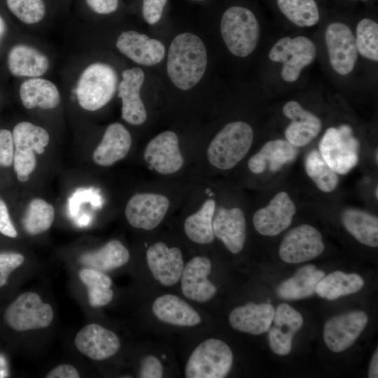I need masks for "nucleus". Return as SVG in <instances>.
Masks as SVG:
<instances>
[{"label": "nucleus", "instance_id": "obj_1", "mask_svg": "<svg viewBox=\"0 0 378 378\" xmlns=\"http://www.w3.org/2000/svg\"><path fill=\"white\" fill-rule=\"evenodd\" d=\"M207 65L203 41L191 33L177 35L172 41L167 57V74L176 87L188 90L202 78Z\"/></svg>", "mask_w": 378, "mask_h": 378}, {"label": "nucleus", "instance_id": "obj_2", "mask_svg": "<svg viewBox=\"0 0 378 378\" xmlns=\"http://www.w3.org/2000/svg\"><path fill=\"white\" fill-rule=\"evenodd\" d=\"M253 140L252 127L243 121L225 125L215 136L207 149L209 162L220 169H230L247 154Z\"/></svg>", "mask_w": 378, "mask_h": 378}, {"label": "nucleus", "instance_id": "obj_3", "mask_svg": "<svg viewBox=\"0 0 378 378\" xmlns=\"http://www.w3.org/2000/svg\"><path fill=\"white\" fill-rule=\"evenodd\" d=\"M220 32L230 52L235 56L245 57L256 48L260 27L251 10L235 6L227 8L223 14Z\"/></svg>", "mask_w": 378, "mask_h": 378}, {"label": "nucleus", "instance_id": "obj_4", "mask_svg": "<svg viewBox=\"0 0 378 378\" xmlns=\"http://www.w3.org/2000/svg\"><path fill=\"white\" fill-rule=\"evenodd\" d=\"M118 85V75L110 65L95 62L81 73L76 85L79 105L90 111H97L113 98Z\"/></svg>", "mask_w": 378, "mask_h": 378}, {"label": "nucleus", "instance_id": "obj_5", "mask_svg": "<svg viewBox=\"0 0 378 378\" xmlns=\"http://www.w3.org/2000/svg\"><path fill=\"white\" fill-rule=\"evenodd\" d=\"M232 352L229 346L217 339L199 344L190 356L186 368L187 378H224L232 367Z\"/></svg>", "mask_w": 378, "mask_h": 378}, {"label": "nucleus", "instance_id": "obj_6", "mask_svg": "<svg viewBox=\"0 0 378 378\" xmlns=\"http://www.w3.org/2000/svg\"><path fill=\"white\" fill-rule=\"evenodd\" d=\"M318 147L323 159L336 174H346L358 164L359 142L348 125L327 129Z\"/></svg>", "mask_w": 378, "mask_h": 378}, {"label": "nucleus", "instance_id": "obj_7", "mask_svg": "<svg viewBox=\"0 0 378 378\" xmlns=\"http://www.w3.org/2000/svg\"><path fill=\"white\" fill-rule=\"evenodd\" d=\"M316 54V46L309 38L286 36L272 46L269 57L283 64L281 76L284 81L292 83L298 79L302 69L314 60Z\"/></svg>", "mask_w": 378, "mask_h": 378}, {"label": "nucleus", "instance_id": "obj_8", "mask_svg": "<svg viewBox=\"0 0 378 378\" xmlns=\"http://www.w3.org/2000/svg\"><path fill=\"white\" fill-rule=\"evenodd\" d=\"M53 316L52 307L43 302L37 293L31 291L19 295L4 314L8 326L17 331L46 328Z\"/></svg>", "mask_w": 378, "mask_h": 378}, {"label": "nucleus", "instance_id": "obj_9", "mask_svg": "<svg viewBox=\"0 0 378 378\" xmlns=\"http://www.w3.org/2000/svg\"><path fill=\"white\" fill-rule=\"evenodd\" d=\"M324 248L321 232L309 225L302 224L286 234L279 254L287 263H300L314 259Z\"/></svg>", "mask_w": 378, "mask_h": 378}, {"label": "nucleus", "instance_id": "obj_10", "mask_svg": "<svg viewBox=\"0 0 378 378\" xmlns=\"http://www.w3.org/2000/svg\"><path fill=\"white\" fill-rule=\"evenodd\" d=\"M325 39L333 70L342 76L351 73L357 61L358 50L350 27L342 22H332L326 29Z\"/></svg>", "mask_w": 378, "mask_h": 378}, {"label": "nucleus", "instance_id": "obj_11", "mask_svg": "<svg viewBox=\"0 0 378 378\" xmlns=\"http://www.w3.org/2000/svg\"><path fill=\"white\" fill-rule=\"evenodd\" d=\"M368 317L364 312L355 311L329 319L324 325L323 340L328 348L335 353L350 347L365 328Z\"/></svg>", "mask_w": 378, "mask_h": 378}, {"label": "nucleus", "instance_id": "obj_12", "mask_svg": "<svg viewBox=\"0 0 378 378\" xmlns=\"http://www.w3.org/2000/svg\"><path fill=\"white\" fill-rule=\"evenodd\" d=\"M296 206L287 192H278L268 205L258 209L253 215L255 229L265 236H276L292 223Z\"/></svg>", "mask_w": 378, "mask_h": 378}, {"label": "nucleus", "instance_id": "obj_13", "mask_svg": "<svg viewBox=\"0 0 378 378\" xmlns=\"http://www.w3.org/2000/svg\"><path fill=\"white\" fill-rule=\"evenodd\" d=\"M169 206V200L162 195L136 194L130 199L126 205V218L134 227L150 230L162 222Z\"/></svg>", "mask_w": 378, "mask_h": 378}, {"label": "nucleus", "instance_id": "obj_14", "mask_svg": "<svg viewBox=\"0 0 378 378\" xmlns=\"http://www.w3.org/2000/svg\"><path fill=\"white\" fill-rule=\"evenodd\" d=\"M144 156L150 167L162 174L176 172L184 162L178 136L172 131H164L150 141Z\"/></svg>", "mask_w": 378, "mask_h": 378}, {"label": "nucleus", "instance_id": "obj_15", "mask_svg": "<svg viewBox=\"0 0 378 378\" xmlns=\"http://www.w3.org/2000/svg\"><path fill=\"white\" fill-rule=\"evenodd\" d=\"M145 75L139 67L125 69L118 86V96L122 101V118L127 122L139 125L143 124L147 113L140 97V90Z\"/></svg>", "mask_w": 378, "mask_h": 378}, {"label": "nucleus", "instance_id": "obj_16", "mask_svg": "<svg viewBox=\"0 0 378 378\" xmlns=\"http://www.w3.org/2000/svg\"><path fill=\"white\" fill-rule=\"evenodd\" d=\"M146 262L153 277L162 285L174 286L181 279L184 264L178 248L157 242L148 248Z\"/></svg>", "mask_w": 378, "mask_h": 378}, {"label": "nucleus", "instance_id": "obj_17", "mask_svg": "<svg viewBox=\"0 0 378 378\" xmlns=\"http://www.w3.org/2000/svg\"><path fill=\"white\" fill-rule=\"evenodd\" d=\"M74 344L81 354L95 360L113 356L120 347L115 333L96 323L83 327L76 334Z\"/></svg>", "mask_w": 378, "mask_h": 378}, {"label": "nucleus", "instance_id": "obj_18", "mask_svg": "<svg viewBox=\"0 0 378 378\" xmlns=\"http://www.w3.org/2000/svg\"><path fill=\"white\" fill-rule=\"evenodd\" d=\"M273 326L268 330L270 347L276 354L290 353L295 334L301 328L303 318L300 312L286 303H281L274 310Z\"/></svg>", "mask_w": 378, "mask_h": 378}, {"label": "nucleus", "instance_id": "obj_19", "mask_svg": "<svg viewBox=\"0 0 378 378\" xmlns=\"http://www.w3.org/2000/svg\"><path fill=\"white\" fill-rule=\"evenodd\" d=\"M211 270V262L208 258L195 256L183 267L181 276L183 294L192 300L205 302L216 293V287L207 276Z\"/></svg>", "mask_w": 378, "mask_h": 378}, {"label": "nucleus", "instance_id": "obj_20", "mask_svg": "<svg viewBox=\"0 0 378 378\" xmlns=\"http://www.w3.org/2000/svg\"><path fill=\"white\" fill-rule=\"evenodd\" d=\"M116 48L133 62L144 66H153L164 57V45L158 40L136 31H122L117 38Z\"/></svg>", "mask_w": 378, "mask_h": 378}, {"label": "nucleus", "instance_id": "obj_21", "mask_svg": "<svg viewBox=\"0 0 378 378\" xmlns=\"http://www.w3.org/2000/svg\"><path fill=\"white\" fill-rule=\"evenodd\" d=\"M284 115L290 120L285 130L286 141L295 147L310 143L320 132L321 120L309 111L304 109L295 101H289L283 107Z\"/></svg>", "mask_w": 378, "mask_h": 378}, {"label": "nucleus", "instance_id": "obj_22", "mask_svg": "<svg viewBox=\"0 0 378 378\" xmlns=\"http://www.w3.org/2000/svg\"><path fill=\"white\" fill-rule=\"evenodd\" d=\"M212 220L214 236L232 253H239L246 240V220L238 207L218 208Z\"/></svg>", "mask_w": 378, "mask_h": 378}, {"label": "nucleus", "instance_id": "obj_23", "mask_svg": "<svg viewBox=\"0 0 378 378\" xmlns=\"http://www.w3.org/2000/svg\"><path fill=\"white\" fill-rule=\"evenodd\" d=\"M274 308L269 303L248 302L234 308L229 315V323L234 329L251 335H260L270 329Z\"/></svg>", "mask_w": 378, "mask_h": 378}, {"label": "nucleus", "instance_id": "obj_24", "mask_svg": "<svg viewBox=\"0 0 378 378\" xmlns=\"http://www.w3.org/2000/svg\"><path fill=\"white\" fill-rule=\"evenodd\" d=\"M132 145L129 131L120 123L109 125L93 153V160L100 166L108 167L123 159Z\"/></svg>", "mask_w": 378, "mask_h": 378}, {"label": "nucleus", "instance_id": "obj_25", "mask_svg": "<svg viewBox=\"0 0 378 378\" xmlns=\"http://www.w3.org/2000/svg\"><path fill=\"white\" fill-rule=\"evenodd\" d=\"M297 154L296 147L286 140H271L250 158L248 167L254 174H261L267 168L272 172H277L284 164L293 161Z\"/></svg>", "mask_w": 378, "mask_h": 378}, {"label": "nucleus", "instance_id": "obj_26", "mask_svg": "<svg viewBox=\"0 0 378 378\" xmlns=\"http://www.w3.org/2000/svg\"><path fill=\"white\" fill-rule=\"evenodd\" d=\"M8 67L15 76L36 78L43 75L48 69V57L38 49L26 45L17 44L9 50Z\"/></svg>", "mask_w": 378, "mask_h": 378}, {"label": "nucleus", "instance_id": "obj_27", "mask_svg": "<svg viewBox=\"0 0 378 378\" xmlns=\"http://www.w3.org/2000/svg\"><path fill=\"white\" fill-rule=\"evenodd\" d=\"M152 310L161 321L178 326H195L200 323L199 314L179 297L166 294L153 302Z\"/></svg>", "mask_w": 378, "mask_h": 378}, {"label": "nucleus", "instance_id": "obj_28", "mask_svg": "<svg viewBox=\"0 0 378 378\" xmlns=\"http://www.w3.org/2000/svg\"><path fill=\"white\" fill-rule=\"evenodd\" d=\"M324 276L325 272L317 270L315 265H305L299 269L291 278L278 286L276 295L286 300L308 298L315 293L318 283Z\"/></svg>", "mask_w": 378, "mask_h": 378}, {"label": "nucleus", "instance_id": "obj_29", "mask_svg": "<svg viewBox=\"0 0 378 378\" xmlns=\"http://www.w3.org/2000/svg\"><path fill=\"white\" fill-rule=\"evenodd\" d=\"M20 97L22 105L28 109L40 107L51 109L60 102V94L56 85L42 78H30L20 87Z\"/></svg>", "mask_w": 378, "mask_h": 378}, {"label": "nucleus", "instance_id": "obj_30", "mask_svg": "<svg viewBox=\"0 0 378 378\" xmlns=\"http://www.w3.org/2000/svg\"><path fill=\"white\" fill-rule=\"evenodd\" d=\"M342 222L346 230L361 244L371 247L378 246V218L371 214L347 209L342 214Z\"/></svg>", "mask_w": 378, "mask_h": 378}, {"label": "nucleus", "instance_id": "obj_31", "mask_svg": "<svg viewBox=\"0 0 378 378\" xmlns=\"http://www.w3.org/2000/svg\"><path fill=\"white\" fill-rule=\"evenodd\" d=\"M130 259L126 247L118 240H111L100 248L86 253L80 258V262L100 272H107L125 265Z\"/></svg>", "mask_w": 378, "mask_h": 378}, {"label": "nucleus", "instance_id": "obj_32", "mask_svg": "<svg viewBox=\"0 0 378 378\" xmlns=\"http://www.w3.org/2000/svg\"><path fill=\"white\" fill-rule=\"evenodd\" d=\"M364 286V280L358 274L335 271L324 276L318 283L316 291L320 297L334 300L355 293Z\"/></svg>", "mask_w": 378, "mask_h": 378}, {"label": "nucleus", "instance_id": "obj_33", "mask_svg": "<svg viewBox=\"0 0 378 378\" xmlns=\"http://www.w3.org/2000/svg\"><path fill=\"white\" fill-rule=\"evenodd\" d=\"M215 208V201L208 200L197 212L186 219L184 231L191 241L201 244H209L214 241L215 236L212 220Z\"/></svg>", "mask_w": 378, "mask_h": 378}, {"label": "nucleus", "instance_id": "obj_34", "mask_svg": "<svg viewBox=\"0 0 378 378\" xmlns=\"http://www.w3.org/2000/svg\"><path fill=\"white\" fill-rule=\"evenodd\" d=\"M12 135L14 153L22 154L34 153V151L38 154L43 153L50 139L44 128L27 121L18 123Z\"/></svg>", "mask_w": 378, "mask_h": 378}, {"label": "nucleus", "instance_id": "obj_35", "mask_svg": "<svg viewBox=\"0 0 378 378\" xmlns=\"http://www.w3.org/2000/svg\"><path fill=\"white\" fill-rule=\"evenodd\" d=\"M79 277L88 288V300L92 307L105 306L112 300L113 292L109 276L99 270L86 268L80 271Z\"/></svg>", "mask_w": 378, "mask_h": 378}, {"label": "nucleus", "instance_id": "obj_36", "mask_svg": "<svg viewBox=\"0 0 378 378\" xmlns=\"http://www.w3.org/2000/svg\"><path fill=\"white\" fill-rule=\"evenodd\" d=\"M281 12L295 25L312 27L319 20V11L314 0H277Z\"/></svg>", "mask_w": 378, "mask_h": 378}, {"label": "nucleus", "instance_id": "obj_37", "mask_svg": "<svg viewBox=\"0 0 378 378\" xmlns=\"http://www.w3.org/2000/svg\"><path fill=\"white\" fill-rule=\"evenodd\" d=\"M54 216L55 210L50 204L42 199L35 198L27 206L22 225L29 234L36 235L50 228Z\"/></svg>", "mask_w": 378, "mask_h": 378}, {"label": "nucleus", "instance_id": "obj_38", "mask_svg": "<svg viewBox=\"0 0 378 378\" xmlns=\"http://www.w3.org/2000/svg\"><path fill=\"white\" fill-rule=\"evenodd\" d=\"M304 165L307 175L320 190L330 192L337 188L339 182L337 174L327 164L318 150L309 152Z\"/></svg>", "mask_w": 378, "mask_h": 378}, {"label": "nucleus", "instance_id": "obj_39", "mask_svg": "<svg viewBox=\"0 0 378 378\" xmlns=\"http://www.w3.org/2000/svg\"><path fill=\"white\" fill-rule=\"evenodd\" d=\"M358 52L364 57L378 61V24L369 18L362 19L356 27Z\"/></svg>", "mask_w": 378, "mask_h": 378}, {"label": "nucleus", "instance_id": "obj_40", "mask_svg": "<svg viewBox=\"0 0 378 378\" xmlns=\"http://www.w3.org/2000/svg\"><path fill=\"white\" fill-rule=\"evenodd\" d=\"M6 4L18 20L27 24L39 22L46 12L43 0H6Z\"/></svg>", "mask_w": 378, "mask_h": 378}, {"label": "nucleus", "instance_id": "obj_41", "mask_svg": "<svg viewBox=\"0 0 378 378\" xmlns=\"http://www.w3.org/2000/svg\"><path fill=\"white\" fill-rule=\"evenodd\" d=\"M89 202L96 208H100L103 200L97 188H78L70 197L68 202V211L72 218H76L83 204Z\"/></svg>", "mask_w": 378, "mask_h": 378}, {"label": "nucleus", "instance_id": "obj_42", "mask_svg": "<svg viewBox=\"0 0 378 378\" xmlns=\"http://www.w3.org/2000/svg\"><path fill=\"white\" fill-rule=\"evenodd\" d=\"M24 256L16 253H0V288L4 286L11 272L20 266Z\"/></svg>", "mask_w": 378, "mask_h": 378}, {"label": "nucleus", "instance_id": "obj_43", "mask_svg": "<svg viewBox=\"0 0 378 378\" xmlns=\"http://www.w3.org/2000/svg\"><path fill=\"white\" fill-rule=\"evenodd\" d=\"M14 144L12 133L0 130V166L10 167L13 162Z\"/></svg>", "mask_w": 378, "mask_h": 378}, {"label": "nucleus", "instance_id": "obj_44", "mask_svg": "<svg viewBox=\"0 0 378 378\" xmlns=\"http://www.w3.org/2000/svg\"><path fill=\"white\" fill-rule=\"evenodd\" d=\"M163 372V366L157 357L148 355L142 359L139 371V377L161 378Z\"/></svg>", "mask_w": 378, "mask_h": 378}, {"label": "nucleus", "instance_id": "obj_45", "mask_svg": "<svg viewBox=\"0 0 378 378\" xmlns=\"http://www.w3.org/2000/svg\"><path fill=\"white\" fill-rule=\"evenodd\" d=\"M167 0H143L142 14L150 24L157 23L161 18Z\"/></svg>", "mask_w": 378, "mask_h": 378}, {"label": "nucleus", "instance_id": "obj_46", "mask_svg": "<svg viewBox=\"0 0 378 378\" xmlns=\"http://www.w3.org/2000/svg\"><path fill=\"white\" fill-rule=\"evenodd\" d=\"M0 232L6 237L15 238L18 235L9 216L5 202L0 199Z\"/></svg>", "mask_w": 378, "mask_h": 378}, {"label": "nucleus", "instance_id": "obj_47", "mask_svg": "<svg viewBox=\"0 0 378 378\" xmlns=\"http://www.w3.org/2000/svg\"><path fill=\"white\" fill-rule=\"evenodd\" d=\"M88 6L94 13L106 15L115 11L118 0H85Z\"/></svg>", "mask_w": 378, "mask_h": 378}, {"label": "nucleus", "instance_id": "obj_48", "mask_svg": "<svg viewBox=\"0 0 378 378\" xmlns=\"http://www.w3.org/2000/svg\"><path fill=\"white\" fill-rule=\"evenodd\" d=\"M47 378H78L80 374L72 365L62 364L53 368L47 375Z\"/></svg>", "mask_w": 378, "mask_h": 378}, {"label": "nucleus", "instance_id": "obj_49", "mask_svg": "<svg viewBox=\"0 0 378 378\" xmlns=\"http://www.w3.org/2000/svg\"><path fill=\"white\" fill-rule=\"evenodd\" d=\"M368 377L377 378L378 377V349H377L372 357L369 371Z\"/></svg>", "mask_w": 378, "mask_h": 378}, {"label": "nucleus", "instance_id": "obj_50", "mask_svg": "<svg viewBox=\"0 0 378 378\" xmlns=\"http://www.w3.org/2000/svg\"><path fill=\"white\" fill-rule=\"evenodd\" d=\"M6 31V24L4 20L0 15V43Z\"/></svg>", "mask_w": 378, "mask_h": 378}, {"label": "nucleus", "instance_id": "obj_51", "mask_svg": "<svg viewBox=\"0 0 378 378\" xmlns=\"http://www.w3.org/2000/svg\"><path fill=\"white\" fill-rule=\"evenodd\" d=\"M374 194H375L376 198L377 199L378 198V188H377V187H376V188H375Z\"/></svg>", "mask_w": 378, "mask_h": 378}, {"label": "nucleus", "instance_id": "obj_52", "mask_svg": "<svg viewBox=\"0 0 378 378\" xmlns=\"http://www.w3.org/2000/svg\"><path fill=\"white\" fill-rule=\"evenodd\" d=\"M377 150L376 151V160H377Z\"/></svg>", "mask_w": 378, "mask_h": 378}, {"label": "nucleus", "instance_id": "obj_53", "mask_svg": "<svg viewBox=\"0 0 378 378\" xmlns=\"http://www.w3.org/2000/svg\"><path fill=\"white\" fill-rule=\"evenodd\" d=\"M195 1H203V0H195Z\"/></svg>", "mask_w": 378, "mask_h": 378}, {"label": "nucleus", "instance_id": "obj_54", "mask_svg": "<svg viewBox=\"0 0 378 378\" xmlns=\"http://www.w3.org/2000/svg\"><path fill=\"white\" fill-rule=\"evenodd\" d=\"M363 1H365V0H363Z\"/></svg>", "mask_w": 378, "mask_h": 378}]
</instances>
